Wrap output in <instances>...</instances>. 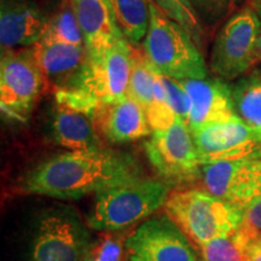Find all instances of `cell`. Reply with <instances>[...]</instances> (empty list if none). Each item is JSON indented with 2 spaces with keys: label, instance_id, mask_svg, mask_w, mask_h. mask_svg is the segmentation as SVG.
Returning a JSON list of instances; mask_svg holds the SVG:
<instances>
[{
  "label": "cell",
  "instance_id": "6da1fadb",
  "mask_svg": "<svg viewBox=\"0 0 261 261\" xmlns=\"http://www.w3.org/2000/svg\"><path fill=\"white\" fill-rule=\"evenodd\" d=\"M138 177V166L127 155L107 149L68 151L33 168L21 182V189L28 194L77 200Z\"/></svg>",
  "mask_w": 261,
  "mask_h": 261
},
{
  "label": "cell",
  "instance_id": "7a4b0ae2",
  "mask_svg": "<svg viewBox=\"0 0 261 261\" xmlns=\"http://www.w3.org/2000/svg\"><path fill=\"white\" fill-rule=\"evenodd\" d=\"M171 187L158 179L135 178L98 192L87 217V225L96 231L125 230L163 208Z\"/></svg>",
  "mask_w": 261,
  "mask_h": 261
},
{
  "label": "cell",
  "instance_id": "3957f363",
  "mask_svg": "<svg viewBox=\"0 0 261 261\" xmlns=\"http://www.w3.org/2000/svg\"><path fill=\"white\" fill-rule=\"evenodd\" d=\"M143 52L152 68L163 76L177 80L207 77L204 58L190 33L163 14L152 0Z\"/></svg>",
  "mask_w": 261,
  "mask_h": 261
},
{
  "label": "cell",
  "instance_id": "277c9868",
  "mask_svg": "<svg viewBox=\"0 0 261 261\" xmlns=\"http://www.w3.org/2000/svg\"><path fill=\"white\" fill-rule=\"evenodd\" d=\"M163 212L198 248L236 232L243 219V210L198 189L172 192Z\"/></svg>",
  "mask_w": 261,
  "mask_h": 261
},
{
  "label": "cell",
  "instance_id": "5b68a950",
  "mask_svg": "<svg viewBox=\"0 0 261 261\" xmlns=\"http://www.w3.org/2000/svg\"><path fill=\"white\" fill-rule=\"evenodd\" d=\"M89 227L70 205L45 208L33 225L25 261H84L94 244Z\"/></svg>",
  "mask_w": 261,
  "mask_h": 261
},
{
  "label": "cell",
  "instance_id": "8992f818",
  "mask_svg": "<svg viewBox=\"0 0 261 261\" xmlns=\"http://www.w3.org/2000/svg\"><path fill=\"white\" fill-rule=\"evenodd\" d=\"M261 18L252 8H244L225 22L212 47L211 70L224 80L247 73L256 61Z\"/></svg>",
  "mask_w": 261,
  "mask_h": 261
},
{
  "label": "cell",
  "instance_id": "52a82bcc",
  "mask_svg": "<svg viewBox=\"0 0 261 261\" xmlns=\"http://www.w3.org/2000/svg\"><path fill=\"white\" fill-rule=\"evenodd\" d=\"M47 86L32 47L3 51L0 63V108L3 115L18 122L27 121Z\"/></svg>",
  "mask_w": 261,
  "mask_h": 261
},
{
  "label": "cell",
  "instance_id": "ba28073f",
  "mask_svg": "<svg viewBox=\"0 0 261 261\" xmlns=\"http://www.w3.org/2000/svg\"><path fill=\"white\" fill-rule=\"evenodd\" d=\"M132 45L121 39L97 56L89 57L79 77L70 87L84 93L98 106L119 102L127 97Z\"/></svg>",
  "mask_w": 261,
  "mask_h": 261
},
{
  "label": "cell",
  "instance_id": "9c48e42d",
  "mask_svg": "<svg viewBox=\"0 0 261 261\" xmlns=\"http://www.w3.org/2000/svg\"><path fill=\"white\" fill-rule=\"evenodd\" d=\"M145 151L152 167L167 179L188 180L201 172L194 137L179 117L168 128L152 130Z\"/></svg>",
  "mask_w": 261,
  "mask_h": 261
},
{
  "label": "cell",
  "instance_id": "30bf717a",
  "mask_svg": "<svg viewBox=\"0 0 261 261\" xmlns=\"http://www.w3.org/2000/svg\"><path fill=\"white\" fill-rule=\"evenodd\" d=\"M125 247L129 261H197L190 240L167 215L143 223Z\"/></svg>",
  "mask_w": 261,
  "mask_h": 261
},
{
  "label": "cell",
  "instance_id": "8fae6325",
  "mask_svg": "<svg viewBox=\"0 0 261 261\" xmlns=\"http://www.w3.org/2000/svg\"><path fill=\"white\" fill-rule=\"evenodd\" d=\"M192 137L201 166L261 159V140L241 119L207 126Z\"/></svg>",
  "mask_w": 261,
  "mask_h": 261
},
{
  "label": "cell",
  "instance_id": "7c38bea8",
  "mask_svg": "<svg viewBox=\"0 0 261 261\" xmlns=\"http://www.w3.org/2000/svg\"><path fill=\"white\" fill-rule=\"evenodd\" d=\"M204 190L243 210L261 194V159L201 166Z\"/></svg>",
  "mask_w": 261,
  "mask_h": 261
},
{
  "label": "cell",
  "instance_id": "4fadbf2b",
  "mask_svg": "<svg viewBox=\"0 0 261 261\" xmlns=\"http://www.w3.org/2000/svg\"><path fill=\"white\" fill-rule=\"evenodd\" d=\"M191 99V133L215 123L240 119L234 109L232 87L221 77L181 80Z\"/></svg>",
  "mask_w": 261,
  "mask_h": 261
},
{
  "label": "cell",
  "instance_id": "5bb4252c",
  "mask_svg": "<svg viewBox=\"0 0 261 261\" xmlns=\"http://www.w3.org/2000/svg\"><path fill=\"white\" fill-rule=\"evenodd\" d=\"M48 18L29 0H2L0 42L3 51L34 46L40 40Z\"/></svg>",
  "mask_w": 261,
  "mask_h": 261
},
{
  "label": "cell",
  "instance_id": "9a60e30c",
  "mask_svg": "<svg viewBox=\"0 0 261 261\" xmlns=\"http://www.w3.org/2000/svg\"><path fill=\"white\" fill-rule=\"evenodd\" d=\"M99 135L109 143H126L152 133L142 107L127 96L119 102L100 104L93 117Z\"/></svg>",
  "mask_w": 261,
  "mask_h": 261
},
{
  "label": "cell",
  "instance_id": "2e32d148",
  "mask_svg": "<svg viewBox=\"0 0 261 261\" xmlns=\"http://www.w3.org/2000/svg\"><path fill=\"white\" fill-rule=\"evenodd\" d=\"M69 2L83 31L87 56H97L123 39L110 0Z\"/></svg>",
  "mask_w": 261,
  "mask_h": 261
},
{
  "label": "cell",
  "instance_id": "e0dca14e",
  "mask_svg": "<svg viewBox=\"0 0 261 261\" xmlns=\"http://www.w3.org/2000/svg\"><path fill=\"white\" fill-rule=\"evenodd\" d=\"M32 51L47 85L56 91L70 87L87 61L85 46L39 40Z\"/></svg>",
  "mask_w": 261,
  "mask_h": 261
},
{
  "label": "cell",
  "instance_id": "ac0fdd59",
  "mask_svg": "<svg viewBox=\"0 0 261 261\" xmlns=\"http://www.w3.org/2000/svg\"><path fill=\"white\" fill-rule=\"evenodd\" d=\"M51 135L58 145L69 151L104 149L92 117L61 104L52 115Z\"/></svg>",
  "mask_w": 261,
  "mask_h": 261
},
{
  "label": "cell",
  "instance_id": "d6986e66",
  "mask_svg": "<svg viewBox=\"0 0 261 261\" xmlns=\"http://www.w3.org/2000/svg\"><path fill=\"white\" fill-rule=\"evenodd\" d=\"M232 91L238 117L261 140V74L253 73L241 77Z\"/></svg>",
  "mask_w": 261,
  "mask_h": 261
},
{
  "label": "cell",
  "instance_id": "ffe728a7",
  "mask_svg": "<svg viewBox=\"0 0 261 261\" xmlns=\"http://www.w3.org/2000/svg\"><path fill=\"white\" fill-rule=\"evenodd\" d=\"M123 38L130 45L144 40L150 24L151 0H110Z\"/></svg>",
  "mask_w": 261,
  "mask_h": 261
},
{
  "label": "cell",
  "instance_id": "44dd1931",
  "mask_svg": "<svg viewBox=\"0 0 261 261\" xmlns=\"http://www.w3.org/2000/svg\"><path fill=\"white\" fill-rule=\"evenodd\" d=\"M158 75L159 73L150 64L144 52L132 46V67L127 96L136 100L145 113L154 100Z\"/></svg>",
  "mask_w": 261,
  "mask_h": 261
},
{
  "label": "cell",
  "instance_id": "7402d4cb",
  "mask_svg": "<svg viewBox=\"0 0 261 261\" xmlns=\"http://www.w3.org/2000/svg\"><path fill=\"white\" fill-rule=\"evenodd\" d=\"M40 40L85 46L83 31L69 0H64L63 8L54 17L48 18L47 25Z\"/></svg>",
  "mask_w": 261,
  "mask_h": 261
},
{
  "label": "cell",
  "instance_id": "603a6c76",
  "mask_svg": "<svg viewBox=\"0 0 261 261\" xmlns=\"http://www.w3.org/2000/svg\"><path fill=\"white\" fill-rule=\"evenodd\" d=\"M204 261H248V247L240 230L200 247Z\"/></svg>",
  "mask_w": 261,
  "mask_h": 261
},
{
  "label": "cell",
  "instance_id": "cb8c5ba5",
  "mask_svg": "<svg viewBox=\"0 0 261 261\" xmlns=\"http://www.w3.org/2000/svg\"><path fill=\"white\" fill-rule=\"evenodd\" d=\"M159 9L190 33L196 44L201 45L203 40V28L201 18L191 0H152Z\"/></svg>",
  "mask_w": 261,
  "mask_h": 261
},
{
  "label": "cell",
  "instance_id": "d4e9b609",
  "mask_svg": "<svg viewBox=\"0 0 261 261\" xmlns=\"http://www.w3.org/2000/svg\"><path fill=\"white\" fill-rule=\"evenodd\" d=\"M146 117H148L149 125L152 130L166 129L173 125L177 116L173 112L171 104L168 102L167 90H166L163 75L159 73L158 79L155 84L154 100L151 106L146 110Z\"/></svg>",
  "mask_w": 261,
  "mask_h": 261
},
{
  "label": "cell",
  "instance_id": "484cf974",
  "mask_svg": "<svg viewBox=\"0 0 261 261\" xmlns=\"http://www.w3.org/2000/svg\"><path fill=\"white\" fill-rule=\"evenodd\" d=\"M128 236L108 232L94 242L89 256L92 261H122L126 254V240Z\"/></svg>",
  "mask_w": 261,
  "mask_h": 261
},
{
  "label": "cell",
  "instance_id": "4316f807",
  "mask_svg": "<svg viewBox=\"0 0 261 261\" xmlns=\"http://www.w3.org/2000/svg\"><path fill=\"white\" fill-rule=\"evenodd\" d=\"M240 232L249 244L261 243V194L243 208V219Z\"/></svg>",
  "mask_w": 261,
  "mask_h": 261
},
{
  "label": "cell",
  "instance_id": "83f0119b",
  "mask_svg": "<svg viewBox=\"0 0 261 261\" xmlns=\"http://www.w3.org/2000/svg\"><path fill=\"white\" fill-rule=\"evenodd\" d=\"M166 90H167L168 102L171 104L175 116L181 119L187 125H189L191 112V99L189 97L187 89L182 85L181 80L172 79V77L163 76Z\"/></svg>",
  "mask_w": 261,
  "mask_h": 261
},
{
  "label": "cell",
  "instance_id": "f1b7e54d",
  "mask_svg": "<svg viewBox=\"0 0 261 261\" xmlns=\"http://www.w3.org/2000/svg\"><path fill=\"white\" fill-rule=\"evenodd\" d=\"M191 3L201 19L215 22L240 5L242 0H191Z\"/></svg>",
  "mask_w": 261,
  "mask_h": 261
},
{
  "label": "cell",
  "instance_id": "f546056e",
  "mask_svg": "<svg viewBox=\"0 0 261 261\" xmlns=\"http://www.w3.org/2000/svg\"><path fill=\"white\" fill-rule=\"evenodd\" d=\"M248 261H261V243L248 246Z\"/></svg>",
  "mask_w": 261,
  "mask_h": 261
},
{
  "label": "cell",
  "instance_id": "4dcf8cb0",
  "mask_svg": "<svg viewBox=\"0 0 261 261\" xmlns=\"http://www.w3.org/2000/svg\"><path fill=\"white\" fill-rule=\"evenodd\" d=\"M252 2V6L254 9V11L259 15V17L261 18V0H250Z\"/></svg>",
  "mask_w": 261,
  "mask_h": 261
},
{
  "label": "cell",
  "instance_id": "1f68e13d",
  "mask_svg": "<svg viewBox=\"0 0 261 261\" xmlns=\"http://www.w3.org/2000/svg\"><path fill=\"white\" fill-rule=\"evenodd\" d=\"M257 57H259V61H261V34L259 38V45H257Z\"/></svg>",
  "mask_w": 261,
  "mask_h": 261
},
{
  "label": "cell",
  "instance_id": "d6a6232c",
  "mask_svg": "<svg viewBox=\"0 0 261 261\" xmlns=\"http://www.w3.org/2000/svg\"><path fill=\"white\" fill-rule=\"evenodd\" d=\"M84 261H92V260L90 259V256H89V255H87V256H86V259H85Z\"/></svg>",
  "mask_w": 261,
  "mask_h": 261
}]
</instances>
